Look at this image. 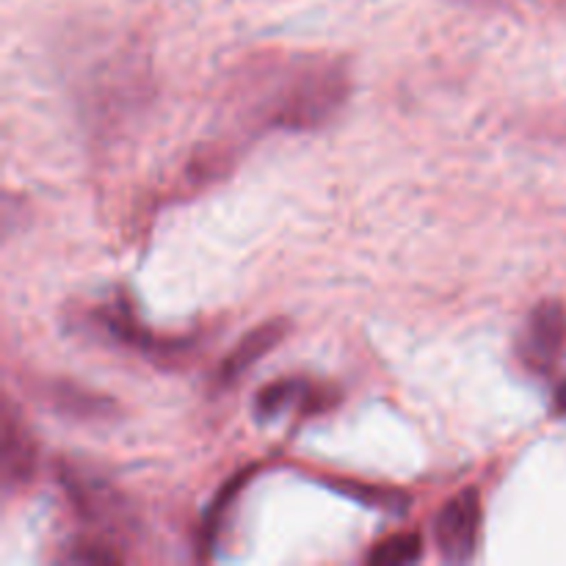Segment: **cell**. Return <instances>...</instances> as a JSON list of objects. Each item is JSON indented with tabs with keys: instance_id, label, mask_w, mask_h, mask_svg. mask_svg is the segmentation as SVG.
<instances>
[{
	"instance_id": "8",
	"label": "cell",
	"mask_w": 566,
	"mask_h": 566,
	"mask_svg": "<svg viewBox=\"0 0 566 566\" xmlns=\"http://www.w3.org/2000/svg\"><path fill=\"white\" fill-rule=\"evenodd\" d=\"M287 335V321H265V324L254 326L249 335H243L238 340V346L221 359L219 370H216V385L230 387L235 385L241 376H247L265 354L274 352L282 343V337Z\"/></svg>"
},
{
	"instance_id": "4",
	"label": "cell",
	"mask_w": 566,
	"mask_h": 566,
	"mask_svg": "<svg viewBox=\"0 0 566 566\" xmlns=\"http://www.w3.org/2000/svg\"><path fill=\"white\" fill-rule=\"evenodd\" d=\"M566 346V313L558 302H545L531 313L525 337L520 343L525 363L534 370H547L556 365Z\"/></svg>"
},
{
	"instance_id": "6",
	"label": "cell",
	"mask_w": 566,
	"mask_h": 566,
	"mask_svg": "<svg viewBox=\"0 0 566 566\" xmlns=\"http://www.w3.org/2000/svg\"><path fill=\"white\" fill-rule=\"evenodd\" d=\"M97 324L103 326L105 335L114 337L116 343L136 348L138 354H144V357L149 359H175L180 357L186 348H191L188 340H166V337H158L149 329H144L127 307H103L97 313Z\"/></svg>"
},
{
	"instance_id": "12",
	"label": "cell",
	"mask_w": 566,
	"mask_h": 566,
	"mask_svg": "<svg viewBox=\"0 0 566 566\" xmlns=\"http://www.w3.org/2000/svg\"><path fill=\"white\" fill-rule=\"evenodd\" d=\"M556 403H558V409H562V412H566V381L562 387H558V392H556Z\"/></svg>"
},
{
	"instance_id": "10",
	"label": "cell",
	"mask_w": 566,
	"mask_h": 566,
	"mask_svg": "<svg viewBox=\"0 0 566 566\" xmlns=\"http://www.w3.org/2000/svg\"><path fill=\"white\" fill-rule=\"evenodd\" d=\"M420 556H423V539H420V534H392L387 539H381L368 553V564L403 566L415 564Z\"/></svg>"
},
{
	"instance_id": "7",
	"label": "cell",
	"mask_w": 566,
	"mask_h": 566,
	"mask_svg": "<svg viewBox=\"0 0 566 566\" xmlns=\"http://www.w3.org/2000/svg\"><path fill=\"white\" fill-rule=\"evenodd\" d=\"M0 473H3L6 490L28 484L36 473V442L25 429L11 401H6L3 429H0Z\"/></svg>"
},
{
	"instance_id": "11",
	"label": "cell",
	"mask_w": 566,
	"mask_h": 566,
	"mask_svg": "<svg viewBox=\"0 0 566 566\" xmlns=\"http://www.w3.org/2000/svg\"><path fill=\"white\" fill-rule=\"evenodd\" d=\"M66 562L75 564H122V553L114 545H99V542H81L75 551L66 553Z\"/></svg>"
},
{
	"instance_id": "1",
	"label": "cell",
	"mask_w": 566,
	"mask_h": 566,
	"mask_svg": "<svg viewBox=\"0 0 566 566\" xmlns=\"http://www.w3.org/2000/svg\"><path fill=\"white\" fill-rule=\"evenodd\" d=\"M352 94L348 66L337 59H296L265 75L254 94V122L265 130L307 133L329 125Z\"/></svg>"
},
{
	"instance_id": "5",
	"label": "cell",
	"mask_w": 566,
	"mask_h": 566,
	"mask_svg": "<svg viewBox=\"0 0 566 566\" xmlns=\"http://www.w3.org/2000/svg\"><path fill=\"white\" fill-rule=\"evenodd\" d=\"M36 392L55 415L81 420V423H108V420H114L119 415V407H116L114 398L86 390V387L75 385V381L48 379L39 385Z\"/></svg>"
},
{
	"instance_id": "2",
	"label": "cell",
	"mask_w": 566,
	"mask_h": 566,
	"mask_svg": "<svg viewBox=\"0 0 566 566\" xmlns=\"http://www.w3.org/2000/svg\"><path fill=\"white\" fill-rule=\"evenodd\" d=\"M59 481L70 495L75 512L94 528L105 534H130L133 531V509L127 497L111 484L108 479L97 475L83 464H61Z\"/></svg>"
},
{
	"instance_id": "9",
	"label": "cell",
	"mask_w": 566,
	"mask_h": 566,
	"mask_svg": "<svg viewBox=\"0 0 566 566\" xmlns=\"http://www.w3.org/2000/svg\"><path fill=\"white\" fill-rule=\"evenodd\" d=\"M318 396L321 390H315V385H310L307 379H280L260 390V396L254 398V412L260 420H271L285 412L291 403H302L304 412H310V409L326 407L324 401H318Z\"/></svg>"
},
{
	"instance_id": "3",
	"label": "cell",
	"mask_w": 566,
	"mask_h": 566,
	"mask_svg": "<svg viewBox=\"0 0 566 566\" xmlns=\"http://www.w3.org/2000/svg\"><path fill=\"white\" fill-rule=\"evenodd\" d=\"M481 520H484V506H481V492L475 486L457 492L440 509L434 536L446 562L462 564L475 556L481 539Z\"/></svg>"
}]
</instances>
